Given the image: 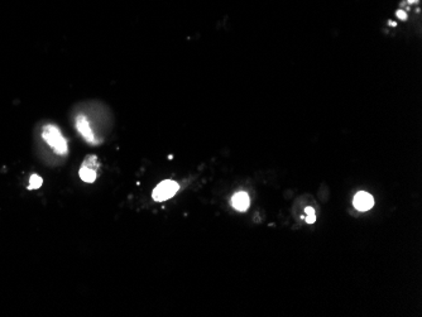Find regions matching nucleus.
Instances as JSON below:
<instances>
[{
  "label": "nucleus",
  "mask_w": 422,
  "mask_h": 317,
  "mask_svg": "<svg viewBox=\"0 0 422 317\" xmlns=\"http://www.w3.org/2000/svg\"><path fill=\"white\" fill-rule=\"evenodd\" d=\"M78 176H80V178L83 182L92 184V182H95V180H96L97 173L96 170H94V168L86 167V166H81V168L78 170Z\"/></svg>",
  "instance_id": "nucleus-6"
},
{
  "label": "nucleus",
  "mask_w": 422,
  "mask_h": 317,
  "mask_svg": "<svg viewBox=\"0 0 422 317\" xmlns=\"http://www.w3.org/2000/svg\"><path fill=\"white\" fill-rule=\"evenodd\" d=\"M75 126L77 131L80 133V135L82 136L83 139L86 140L87 143H95V135L94 131H92L91 126H90V122L87 120V118L82 114H78L75 119Z\"/></svg>",
  "instance_id": "nucleus-3"
},
{
  "label": "nucleus",
  "mask_w": 422,
  "mask_h": 317,
  "mask_svg": "<svg viewBox=\"0 0 422 317\" xmlns=\"http://www.w3.org/2000/svg\"><path fill=\"white\" fill-rule=\"evenodd\" d=\"M374 205V200L367 192H359L354 197V206L359 211H368Z\"/></svg>",
  "instance_id": "nucleus-4"
},
{
  "label": "nucleus",
  "mask_w": 422,
  "mask_h": 317,
  "mask_svg": "<svg viewBox=\"0 0 422 317\" xmlns=\"http://www.w3.org/2000/svg\"><path fill=\"white\" fill-rule=\"evenodd\" d=\"M315 220H316L315 215H307V216H306V223L307 224H314Z\"/></svg>",
  "instance_id": "nucleus-9"
},
{
  "label": "nucleus",
  "mask_w": 422,
  "mask_h": 317,
  "mask_svg": "<svg viewBox=\"0 0 422 317\" xmlns=\"http://www.w3.org/2000/svg\"><path fill=\"white\" fill-rule=\"evenodd\" d=\"M42 184H43V180H42L41 176L38 175H32L31 178H29V185H28V189L29 190H38L39 187L42 186Z\"/></svg>",
  "instance_id": "nucleus-7"
},
{
  "label": "nucleus",
  "mask_w": 422,
  "mask_h": 317,
  "mask_svg": "<svg viewBox=\"0 0 422 317\" xmlns=\"http://www.w3.org/2000/svg\"><path fill=\"white\" fill-rule=\"evenodd\" d=\"M42 139L45 140L48 147L52 148L55 153L59 154V156H65L69 152L67 139L56 124L51 123V124H46L42 128Z\"/></svg>",
  "instance_id": "nucleus-1"
},
{
  "label": "nucleus",
  "mask_w": 422,
  "mask_h": 317,
  "mask_svg": "<svg viewBox=\"0 0 422 317\" xmlns=\"http://www.w3.org/2000/svg\"><path fill=\"white\" fill-rule=\"evenodd\" d=\"M82 166H86V167L94 168V170L97 171V168H99V161H97V158L95 156H89L82 162Z\"/></svg>",
  "instance_id": "nucleus-8"
},
{
  "label": "nucleus",
  "mask_w": 422,
  "mask_h": 317,
  "mask_svg": "<svg viewBox=\"0 0 422 317\" xmlns=\"http://www.w3.org/2000/svg\"><path fill=\"white\" fill-rule=\"evenodd\" d=\"M249 196L245 192H238L231 198V205L238 211H245L249 207Z\"/></svg>",
  "instance_id": "nucleus-5"
},
{
  "label": "nucleus",
  "mask_w": 422,
  "mask_h": 317,
  "mask_svg": "<svg viewBox=\"0 0 422 317\" xmlns=\"http://www.w3.org/2000/svg\"><path fill=\"white\" fill-rule=\"evenodd\" d=\"M178 190H180V185L177 182L172 181V180H166V181H162L161 184L157 185L156 189L153 190L152 197L157 202H163V201L172 198L177 193Z\"/></svg>",
  "instance_id": "nucleus-2"
},
{
  "label": "nucleus",
  "mask_w": 422,
  "mask_h": 317,
  "mask_svg": "<svg viewBox=\"0 0 422 317\" xmlns=\"http://www.w3.org/2000/svg\"><path fill=\"white\" fill-rule=\"evenodd\" d=\"M305 214L306 215H315V210L312 209V207H306Z\"/></svg>",
  "instance_id": "nucleus-10"
}]
</instances>
